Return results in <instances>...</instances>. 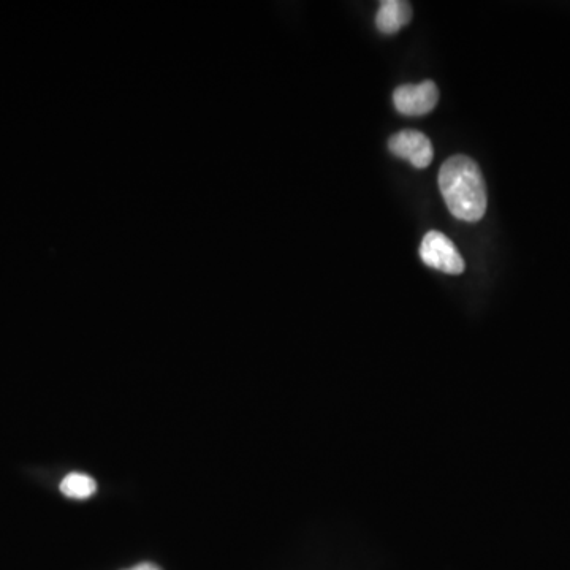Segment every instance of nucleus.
Returning <instances> with one entry per match:
<instances>
[{"mask_svg":"<svg viewBox=\"0 0 570 570\" xmlns=\"http://www.w3.org/2000/svg\"><path fill=\"white\" fill-rule=\"evenodd\" d=\"M439 189L450 213L464 222H479L487 213V186L479 165L468 156L445 160L439 171Z\"/></svg>","mask_w":570,"mask_h":570,"instance_id":"obj_1","label":"nucleus"},{"mask_svg":"<svg viewBox=\"0 0 570 570\" xmlns=\"http://www.w3.org/2000/svg\"><path fill=\"white\" fill-rule=\"evenodd\" d=\"M425 265L445 274H461L466 268L463 257L450 238L441 232H428L420 246Z\"/></svg>","mask_w":570,"mask_h":570,"instance_id":"obj_2","label":"nucleus"},{"mask_svg":"<svg viewBox=\"0 0 570 570\" xmlns=\"http://www.w3.org/2000/svg\"><path fill=\"white\" fill-rule=\"evenodd\" d=\"M439 102V89L434 81L404 84L393 92L396 110L404 116H423L431 113Z\"/></svg>","mask_w":570,"mask_h":570,"instance_id":"obj_3","label":"nucleus"},{"mask_svg":"<svg viewBox=\"0 0 570 570\" xmlns=\"http://www.w3.org/2000/svg\"><path fill=\"white\" fill-rule=\"evenodd\" d=\"M388 149L399 159L411 162L418 170L430 167L434 149L430 138L418 130H401L388 140Z\"/></svg>","mask_w":570,"mask_h":570,"instance_id":"obj_4","label":"nucleus"},{"mask_svg":"<svg viewBox=\"0 0 570 570\" xmlns=\"http://www.w3.org/2000/svg\"><path fill=\"white\" fill-rule=\"evenodd\" d=\"M412 5L404 0L380 2L376 15V26L382 34L393 35L411 23Z\"/></svg>","mask_w":570,"mask_h":570,"instance_id":"obj_5","label":"nucleus"},{"mask_svg":"<svg viewBox=\"0 0 570 570\" xmlns=\"http://www.w3.org/2000/svg\"><path fill=\"white\" fill-rule=\"evenodd\" d=\"M97 490V483L92 477L80 472H72L61 483L62 494L70 499H88Z\"/></svg>","mask_w":570,"mask_h":570,"instance_id":"obj_6","label":"nucleus"},{"mask_svg":"<svg viewBox=\"0 0 570 570\" xmlns=\"http://www.w3.org/2000/svg\"><path fill=\"white\" fill-rule=\"evenodd\" d=\"M126 570H162V569H160L159 566H156V564L141 563L138 564V566L132 567V569H126Z\"/></svg>","mask_w":570,"mask_h":570,"instance_id":"obj_7","label":"nucleus"}]
</instances>
